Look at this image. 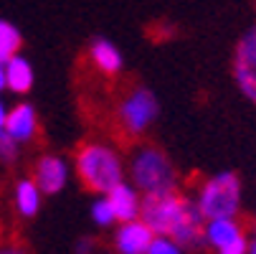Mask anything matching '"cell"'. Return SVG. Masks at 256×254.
<instances>
[{"label": "cell", "mask_w": 256, "mask_h": 254, "mask_svg": "<svg viewBox=\"0 0 256 254\" xmlns=\"http://www.w3.org/2000/svg\"><path fill=\"white\" fill-rule=\"evenodd\" d=\"M18 158V142L8 135V130H0V160L13 163Z\"/></svg>", "instance_id": "d6986e66"}, {"label": "cell", "mask_w": 256, "mask_h": 254, "mask_svg": "<svg viewBox=\"0 0 256 254\" xmlns=\"http://www.w3.org/2000/svg\"><path fill=\"white\" fill-rule=\"evenodd\" d=\"M33 180L38 183V188L44 193H58V191H64L66 180H68V165L58 155H44L36 163Z\"/></svg>", "instance_id": "9c48e42d"}, {"label": "cell", "mask_w": 256, "mask_h": 254, "mask_svg": "<svg viewBox=\"0 0 256 254\" xmlns=\"http://www.w3.org/2000/svg\"><path fill=\"white\" fill-rule=\"evenodd\" d=\"M186 198L178 196L175 191H162V193H144L140 219L148 224L155 234H168L172 231L175 221L180 219Z\"/></svg>", "instance_id": "5b68a950"}, {"label": "cell", "mask_w": 256, "mask_h": 254, "mask_svg": "<svg viewBox=\"0 0 256 254\" xmlns=\"http://www.w3.org/2000/svg\"><path fill=\"white\" fill-rule=\"evenodd\" d=\"M254 231H256V224H254Z\"/></svg>", "instance_id": "484cf974"}, {"label": "cell", "mask_w": 256, "mask_h": 254, "mask_svg": "<svg viewBox=\"0 0 256 254\" xmlns=\"http://www.w3.org/2000/svg\"><path fill=\"white\" fill-rule=\"evenodd\" d=\"M246 254H256V241H254V244H251V246L246 249Z\"/></svg>", "instance_id": "d4e9b609"}, {"label": "cell", "mask_w": 256, "mask_h": 254, "mask_svg": "<svg viewBox=\"0 0 256 254\" xmlns=\"http://www.w3.org/2000/svg\"><path fill=\"white\" fill-rule=\"evenodd\" d=\"M89 59L92 64L102 71V74H120V69H122V54L120 49L112 44V41H106V39H96L89 49Z\"/></svg>", "instance_id": "4fadbf2b"}, {"label": "cell", "mask_w": 256, "mask_h": 254, "mask_svg": "<svg viewBox=\"0 0 256 254\" xmlns=\"http://www.w3.org/2000/svg\"><path fill=\"white\" fill-rule=\"evenodd\" d=\"M89 249H92V246H89V241H82V246H79V254H89Z\"/></svg>", "instance_id": "cb8c5ba5"}, {"label": "cell", "mask_w": 256, "mask_h": 254, "mask_svg": "<svg viewBox=\"0 0 256 254\" xmlns=\"http://www.w3.org/2000/svg\"><path fill=\"white\" fill-rule=\"evenodd\" d=\"M148 254H182V246H180L172 236H168V234H158V236L152 239Z\"/></svg>", "instance_id": "ac0fdd59"}, {"label": "cell", "mask_w": 256, "mask_h": 254, "mask_svg": "<svg viewBox=\"0 0 256 254\" xmlns=\"http://www.w3.org/2000/svg\"><path fill=\"white\" fill-rule=\"evenodd\" d=\"M3 89H8V79H6V66L0 64V92Z\"/></svg>", "instance_id": "603a6c76"}, {"label": "cell", "mask_w": 256, "mask_h": 254, "mask_svg": "<svg viewBox=\"0 0 256 254\" xmlns=\"http://www.w3.org/2000/svg\"><path fill=\"white\" fill-rule=\"evenodd\" d=\"M92 219H94V224H96V226H112V224L117 221L114 208H112V203H109L106 193L92 203Z\"/></svg>", "instance_id": "e0dca14e"}, {"label": "cell", "mask_w": 256, "mask_h": 254, "mask_svg": "<svg viewBox=\"0 0 256 254\" xmlns=\"http://www.w3.org/2000/svg\"><path fill=\"white\" fill-rule=\"evenodd\" d=\"M244 239V231L241 226L231 219V216H221V219H208L206 224V241L213 246V249H226L236 241Z\"/></svg>", "instance_id": "7c38bea8"}, {"label": "cell", "mask_w": 256, "mask_h": 254, "mask_svg": "<svg viewBox=\"0 0 256 254\" xmlns=\"http://www.w3.org/2000/svg\"><path fill=\"white\" fill-rule=\"evenodd\" d=\"M6 130L8 135L23 145V142H30L36 137V132H38V115H36V110L30 104H16L13 110H8V120H6Z\"/></svg>", "instance_id": "30bf717a"}, {"label": "cell", "mask_w": 256, "mask_h": 254, "mask_svg": "<svg viewBox=\"0 0 256 254\" xmlns=\"http://www.w3.org/2000/svg\"><path fill=\"white\" fill-rule=\"evenodd\" d=\"M198 208L206 219L234 216L241 208V180L236 173H218L208 178L198 191Z\"/></svg>", "instance_id": "3957f363"}, {"label": "cell", "mask_w": 256, "mask_h": 254, "mask_svg": "<svg viewBox=\"0 0 256 254\" xmlns=\"http://www.w3.org/2000/svg\"><path fill=\"white\" fill-rule=\"evenodd\" d=\"M41 193L44 191L38 188L36 180H30V178L18 180V186H16V208H18V213L26 216V219H30V216L38 213V208H41Z\"/></svg>", "instance_id": "9a60e30c"}, {"label": "cell", "mask_w": 256, "mask_h": 254, "mask_svg": "<svg viewBox=\"0 0 256 254\" xmlns=\"http://www.w3.org/2000/svg\"><path fill=\"white\" fill-rule=\"evenodd\" d=\"M76 173L82 183L94 193H109L124 180V165L114 148L102 142H89L76 153Z\"/></svg>", "instance_id": "6da1fadb"}, {"label": "cell", "mask_w": 256, "mask_h": 254, "mask_svg": "<svg viewBox=\"0 0 256 254\" xmlns=\"http://www.w3.org/2000/svg\"><path fill=\"white\" fill-rule=\"evenodd\" d=\"M218 254H246V239H241V241H236V244H231V246L221 249Z\"/></svg>", "instance_id": "ffe728a7"}, {"label": "cell", "mask_w": 256, "mask_h": 254, "mask_svg": "<svg viewBox=\"0 0 256 254\" xmlns=\"http://www.w3.org/2000/svg\"><path fill=\"white\" fill-rule=\"evenodd\" d=\"M155 117H158V99L144 87H134L130 94H124V99L117 107V122L130 137L142 135L155 122Z\"/></svg>", "instance_id": "277c9868"}, {"label": "cell", "mask_w": 256, "mask_h": 254, "mask_svg": "<svg viewBox=\"0 0 256 254\" xmlns=\"http://www.w3.org/2000/svg\"><path fill=\"white\" fill-rule=\"evenodd\" d=\"M234 79H236L241 94L256 104V26L241 36V41L236 46Z\"/></svg>", "instance_id": "8992f818"}, {"label": "cell", "mask_w": 256, "mask_h": 254, "mask_svg": "<svg viewBox=\"0 0 256 254\" xmlns=\"http://www.w3.org/2000/svg\"><path fill=\"white\" fill-rule=\"evenodd\" d=\"M109 203L114 208V216L117 221H132V219H140V208H142V201H140V193L134 186L130 183H117L112 191L106 193Z\"/></svg>", "instance_id": "8fae6325"}, {"label": "cell", "mask_w": 256, "mask_h": 254, "mask_svg": "<svg viewBox=\"0 0 256 254\" xmlns=\"http://www.w3.org/2000/svg\"><path fill=\"white\" fill-rule=\"evenodd\" d=\"M0 254H26V251L16 244H8V246H0Z\"/></svg>", "instance_id": "44dd1931"}, {"label": "cell", "mask_w": 256, "mask_h": 254, "mask_svg": "<svg viewBox=\"0 0 256 254\" xmlns=\"http://www.w3.org/2000/svg\"><path fill=\"white\" fill-rule=\"evenodd\" d=\"M206 216L200 213L198 203L186 198V206H182V213H180V219L175 221L170 236L180 244V246H203L206 244Z\"/></svg>", "instance_id": "52a82bcc"}, {"label": "cell", "mask_w": 256, "mask_h": 254, "mask_svg": "<svg viewBox=\"0 0 256 254\" xmlns=\"http://www.w3.org/2000/svg\"><path fill=\"white\" fill-rule=\"evenodd\" d=\"M6 79H8V89H10V92L26 94V92L33 87V69H30V61L16 54V56L6 64Z\"/></svg>", "instance_id": "5bb4252c"}, {"label": "cell", "mask_w": 256, "mask_h": 254, "mask_svg": "<svg viewBox=\"0 0 256 254\" xmlns=\"http://www.w3.org/2000/svg\"><path fill=\"white\" fill-rule=\"evenodd\" d=\"M6 120H8V110H6L3 99H0V130H6Z\"/></svg>", "instance_id": "7402d4cb"}, {"label": "cell", "mask_w": 256, "mask_h": 254, "mask_svg": "<svg viewBox=\"0 0 256 254\" xmlns=\"http://www.w3.org/2000/svg\"><path fill=\"white\" fill-rule=\"evenodd\" d=\"M20 49V33L13 23L0 21V64H8Z\"/></svg>", "instance_id": "2e32d148"}, {"label": "cell", "mask_w": 256, "mask_h": 254, "mask_svg": "<svg viewBox=\"0 0 256 254\" xmlns=\"http://www.w3.org/2000/svg\"><path fill=\"white\" fill-rule=\"evenodd\" d=\"M155 236L158 234L142 219L122 221V226L114 234V249H117V254H148Z\"/></svg>", "instance_id": "ba28073f"}, {"label": "cell", "mask_w": 256, "mask_h": 254, "mask_svg": "<svg viewBox=\"0 0 256 254\" xmlns=\"http://www.w3.org/2000/svg\"><path fill=\"white\" fill-rule=\"evenodd\" d=\"M130 178L142 193L175 191V168L170 158L152 145H142L130 158Z\"/></svg>", "instance_id": "7a4b0ae2"}]
</instances>
